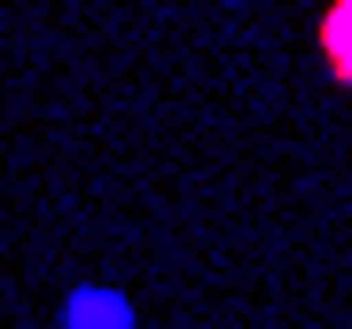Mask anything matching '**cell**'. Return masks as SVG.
Instances as JSON below:
<instances>
[{
    "label": "cell",
    "mask_w": 352,
    "mask_h": 329,
    "mask_svg": "<svg viewBox=\"0 0 352 329\" xmlns=\"http://www.w3.org/2000/svg\"><path fill=\"white\" fill-rule=\"evenodd\" d=\"M329 55H337V63L352 71V0L337 8V24H329Z\"/></svg>",
    "instance_id": "1"
}]
</instances>
